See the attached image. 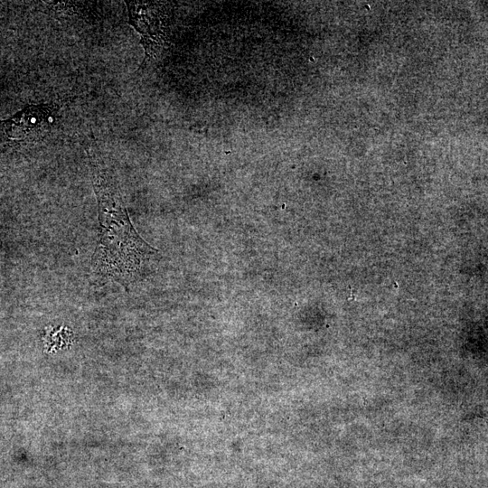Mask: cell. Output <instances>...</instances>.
Returning <instances> with one entry per match:
<instances>
[{
  "label": "cell",
  "mask_w": 488,
  "mask_h": 488,
  "mask_svg": "<svg viewBox=\"0 0 488 488\" xmlns=\"http://www.w3.org/2000/svg\"><path fill=\"white\" fill-rule=\"evenodd\" d=\"M88 157L99 223L90 261L91 279L95 284L113 282L127 287L147 276L158 251L135 230L107 168L94 153L89 152Z\"/></svg>",
  "instance_id": "1"
},
{
  "label": "cell",
  "mask_w": 488,
  "mask_h": 488,
  "mask_svg": "<svg viewBox=\"0 0 488 488\" xmlns=\"http://www.w3.org/2000/svg\"><path fill=\"white\" fill-rule=\"evenodd\" d=\"M55 111L53 104L29 105L3 124L11 140L33 141L50 131V119Z\"/></svg>",
  "instance_id": "3"
},
{
  "label": "cell",
  "mask_w": 488,
  "mask_h": 488,
  "mask_svg": "<svg viewBox=\"0 0 488 488\" xmlns=\"http://www.w3.org/2000/svg\"><path fill=\"white\" fill-rule=\"evenodd\" d=\"M129 14V23L141 34L147 61L156 58L168 41V25L165 14L159 3L126 2Z\"/></svg>",
  "instance_id": "2"
}]
</instances>
